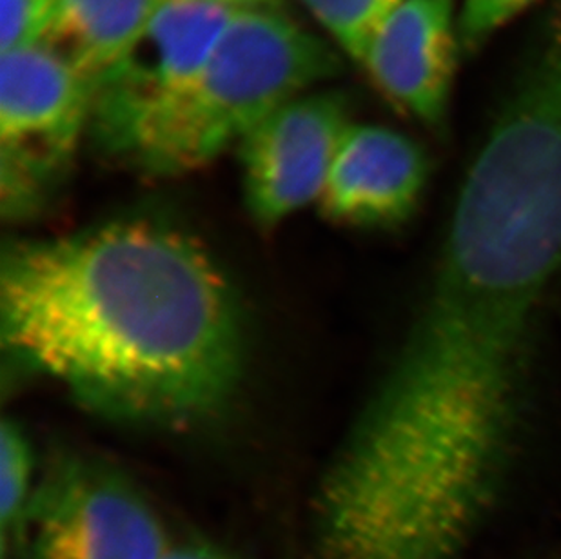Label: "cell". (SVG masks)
I'll use <instances>...</instances> for the list:
<instances>
[{
  "label": "cell",
  "instance_id": "obj_1",
  "mask_svg": "<svg viewBox=\"0 0 561 559\" xmlns=\"http://www.w3.org/2000/svg\"><path fill=\"white\" fill-rule=\"evenodd\" d=\"M561 276V144L485 137L391 367L323 472L314 559H458L507 486Z\"/></svg>",
  "mask_w": 561,
  "mask_h": 559
},
{
  "label": "cell",
  "instance_id": "obj_2",
  "mask_svg": "<svg viewBox=\"0 0 561 559\" xmlns=\"http://www.w3.org/2000/svg\"><path fill=\"white\" fill-rule=\"evenodd\" d=\"M0 336L21 369L135 425L206 422L244 375L228 278L190 235L140 218L8 246Z\"/></svg>",
  "mask_w": 561,
  "mask_h": 559
},
{
  "label": "cell",
  "instance_id": "obj_3",
  "mask_svg": "<svg viewBox=\"0 0 561 559\" xmlns=\"http://www.w3.org/2000/svg\"><path fill=\"white\" fill-rule=\"evenodd\" d=\"M342 69L334 44L286 11L239 10L190 90L154 124L127 168L149 179L201 171L271 113Z\"/></svg>",
  "mask_w": 561,
  "mask_h": 559
},
{
  "label": "cell",
  "instance_id": "obj_4",
  "mask_svg": "<svg viewBox=\"0 0 561 559\" xmlns=\"http://www.w3.org/2000/svg\"><path fill=\"white\" fill-rule=\"evenodd\" d=\"M237 11L211 0H164L93 84L85 138L95 151L131 164L154 124L190 90Z\"/></svg>",
  "mask_w": 561,
  "mask_h": 559
},
{
  "label": "cell",
  "instance_id": "obj_5",
  "mask_svg": "<svg viewBox=\"0 0 561 559\" xmlns=\"http://www.w3.org/2000/svg\"><path fill=\"white\" fill-rule=\"evenodd\" d=\"M93 82L32 44L0 54V207L4 217L41 212L88 137Z\"/></svg>",
  "mask_w": 561,
  "mask_h": 559
},
{
  "label": "cell",
  "instance_id": "obj_6",
  "mask_svg": "<svg viewBox=\"0 0 561 559\" xmlns=\"http://www.w3.org/2000/svg\"><path fill=\"white\" fill-rule=\"evenodd\" d=\"M170 547L137 487L102 465L68 458L33 494L19 558L162 559Z\"/></svg>",
  "mask_w": 561,
  "mask_h": 559
},
{
  "label": "cell",
  "instance_id": "obj_7",
  "mask_svg": "<svg viewBox=\"0 0 561 559\" xmlns=\"http://www.w3.org/2000/svg\"><path fill=\"white\" fill-rule=\"evenodd\" d=\"M350 101L334 90L295 96L237 146L245 209L262 229L317 204L351 124Z\"/></svg>",
  "mask_w": 561,
  "mask_h": 559
},
{
  "label": "cell",
  "instance_id": "obj_8",
  "mask_svg": "<svg viewBox=\"0 0 561 559\" xmlns=\"http://www.w3.org/2000/svg\"><path fill=\"white\" fill-rule=\"evenodd\" d=\"M460 49L458 0H403L362 68L400 112L439 129L447 121Z\"/></svg>",
  "mask_w": 561,
  "mask_h": 559
},
{
  "label": "cell",
  "instance_id": "obj_9",
  "mask_svg": "<svg viewBox=\"0 0 561 559\" xmlns=\"http://www.w3.org/2000/svg\"><path fill=\"white\" fill-rule=\"evenodd\" d=\"M430 159L416 140L376 124H351L317 206L334 224L362 229L402 226L419 209Z\"/></svg>",
  "mask_w": 561,
  "mask_h": 559
},
{
  "label": "cell",
  "instance_id": "obj_10",
  "mask_svg": "<svg viewBox=\"0 0 561 559\" xmlns=\"http://www.w3.org/2000/svg\"><path fill=\"white\" fill-rule=\"evenodd\" d=\"M164 0H59L38 44L95 84Z\"/></svg>",
  "mask_w": 561,
  "mask_h": 559
},
{
  "label": "cell",
  "instance_id": "obj_11",
  "mask_svg": "<svg viewBox=\"0 0 561 559\" xmlns=\"http://www.w3.org/2000/svg\"><path fill=\"white\" fill-rule=\"evenodd\" d=\"M33 454L26 434L15 422L0 427V534L2 559L19 552L27 512L32 505Z\"/></svg>",
  "mask_w": 561,
  "mask_h": 559
},
{
  "label": "cell",
  "instance_id": "obj_12",
  "mask_svg": "<svg viewBox=\"0 0 561 559\" xmlns=\"http://www.w3.org/2000/svg\"><path fill=\"white\" fill-rule=\"evenodd\" d=\"M336 44L340 54L364 64L373 41L403 0H300Z\"/></svg>",
  "mask_w": 561,
  "mask_h": 559
},
{
  "label": "cell",
  "instance_id": "obj_13",
  "mask_svg": "<svg viewBox=\"0 0 561 559\" xmlns=\"http://www.w3.org/2000/svg\"><path fill=\"white\" fill-rule=\"evenodd\" d=\"M59 0H0V54L37 44Z\"/></svg>",
  "mask_w": 561,
  "mask_h": 559
},
{
  "label": "cell",
  "instance_id": "obj_14",
  "mask_svg": "<svg viewBox=\"0 0 561 559\" xmlns=\"http://www.w3.org/2000/svg\"><path fill=\"white\" fill-rule=\"evenodd\" d=\"M536 0H463L460 8L461 49L477 52L505 24Z\"/></svg>",
  "mask_w": 561,
  "mask_h": 559
},
{
  "label": "cell",
  "instance_id": "obj_15",
  "mask_svg": "<svg viewBox=\"0 0 561 559\" xmlns=\"http://www.w3.org/2000/svg\"><path fill=\"white\" fill-rule=\"evenodd\" d=\"M162 559H242L228 550L204 544V541H187V544L171 545Z\"/></svg>",
  "mask_w": 561,
  "mask_h": 559
},
{
  "label": "cell",
  "instance_id": "obj_16",
  "mask_svg": "<svg viewBox=\"0 0 561 559\" xmlns=\"http://www.w3.org/2000/svg\"><path fill=\"white\" fill-rule=\"evenodd\" d=\"M229 5L233 10H278L286 11V0H211Z\"/></svg>",
  "mask_w": 561,
  "mask_h": 559
}]
</instances>
